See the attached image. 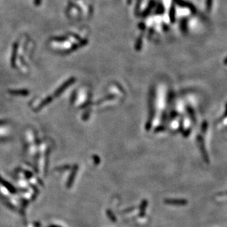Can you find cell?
<instances>
[{
    "label": "cell",
    "mask_w": 227,
    "mask_h": 227,
    "mask_svg": "<svg viewBox=\"0 0 227 227\" xmlns=\"http://www.w3.org/2000/svg\"><path fill=\"white\" fill-rule=\"evenodd\" d=\"M173 1L175 2L178 5H179L180 7L187 8L188 9H190V11L192 12V14H195V13H196V8H195V6H194L192 3L184 1V0H173Z\"/></svg>",
    "instance_id": "cell-1"
},
{
    "label": "cell",
    "mask_w": 227,
    "mask_h": 227,
    "mask_svg": "<svg viewBox=\"0 0 227 227\" xmlns=\"http://www.w3.org/2000/svg\"><path fill=\"white\" fill-rule=\"evenodd\" d=\"M169 16L171 23H174L175 21V5L172 4L170 8V12H169Z\"/></svg>",
    "instance_id": "cell-2"
},
{
    "label": "cell",
    "mask_w": 227,
    "mask_h": 227,
    "mask_svg": "<svg viewBox=\"0 0 227 227\" xmlns=\"http://www.w3.org/2000/svg\"><path fill=\"white\" fill-rule=\"evenodd\" d=\"M181 24V29L182 32L183 33H187V18H183L181 19L180 22Z\"/></svg>",
    "instance_id": "cell-3"
},
{
    "label": "cell",
    "mask_w": 227,
    "mask_h": 227,
    "mask_svg": "<svg viewBox=\"0 0 227 227\" xmlns=\"http://www.w3.org/2000/svg\"><path fill=\"white\" fill-rule=\"evenodd\" d=\"M213 0H206L205 5H206V11L207 12H210L211 11L212 8H213Z\"/></svg>",
    "instance_id": "cell-4"
}]
</instances>
